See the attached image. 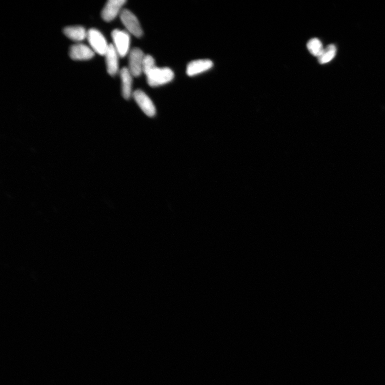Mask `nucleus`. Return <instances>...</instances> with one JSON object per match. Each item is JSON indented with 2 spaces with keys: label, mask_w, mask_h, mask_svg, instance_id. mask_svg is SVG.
Listing matches in <instances>:
<instances>
[{
  "label": "nucleus",
  "mask_w": 385,
  "mask_h": 385,
  "mask_svg": "<svg viewBox=\"0 0 385 385\" xmlns=\"http://www.w3.org/2000/svg\"><path fill=\"white\" fill-rule=\"evenodd\" d=\"M148 85L157 87L171 82L175 77L174 72L169 68L155 66L146 75Z\"/></svg>",
  "instance_id": "1"
},
{
  "label": "nucleus",
  "mask_w": 385,
  "mask_h": 385,
  "mask_svg": "<svg viewBox=\"0 0 385 385\" xmlns=\"http://www.w3.org/2000/svg\"><path fill=\"white\" fill-rule=\"evenodd\" d=\"M112 38L114 41V46L120 57H125L128 53H130V36L128 32L115 30L112 32Z\"/></svg>",
  "instance_id": "2"
},
{
  "label": "nucleus",
  "mask_w": 385,
  "mask_h": 385,
  "mask_svg": "<svg viewBox=\"0 0 385 385\" xmlns=\"http://www.w3.org/2000/svg\"><path fill=\"white\" fill-rule=\"evenodd\" d=\"M120 18L122 24L125 26L127 32L137 38L143 35V31L140 23L137 18L129 10L122 9Z\"/></svg>",
  "instance_id": "3"
},
{
  "label": "nucleus",
  "mask_w": 385,
  "mask_h": 385,
  "mask_svg": "<svg viewBox=\"0 0 385 385\" xmlns=\"http://www.w3.org/2000/svg\"><path fill=\"white\" fill-rule=\"evenodd\" d=\"M87 38L94 52L101 55H105L109 44L101 32L96 29H91L87 32Z\"/></svg>",
  "instance_id": "4"
},
{
  "label": "nucleus",
  "mask_w": 385,
  "mask_h": 385,
  "mask_svg": "<svg viewBox=\"0 0 385 385\" xmlns=\"http://www.w3.org/2000/svg\"><path fill=\"white\" fill-rule=\"evenodd\" d=\"M145 55L140 48H135L129 53V69L133 77H138L143 73V63Z\"/></svg>",
  "instance_id": "5"
},
{
  "label": "nucleus",
  "mask_w": 385,
  "mask_h": 385,
  "mask_svg": "<svg viewBox=\"0 0 385 385\" xmlns=\"http://www.w3.org/2000/svg\"><path fill=\"white\" fill-rule=\"evenodd\" d=\"M133 97L143 113L149 117H153L156 114L155 105L147 95L140 90L133 93Z\"/></svg>",
  "instance_id": "6"
},
{
  "label": "nucleus",
  "mask_w": 385,
  "mask_h": 385,
  "mask_svg": "<svg viewBox=\"0 0 385 385\" xmlns=\"http://www.w3.org/2000/svg\"><path fill=\"white\" fill-rule=\"evenodd\" d=\"M126 2V0H110L105 5L101 13L102 18L106 21L114 20L121 14L122 8Z\"/></svg>",
  "instance_id": "7"
},
{
  "label": "nucleus",
  "mask_w": 385,
  "mask_h": 385,
  "mask_svg": "<svg viewBox=\"0 0 385 385\" xmlns=\"http://www.w3.org/2000/svg\"><path fill=\"white\" fill-rule=\"evenodd\" d=\"M69 54L72 60L83 61L92 59L94 52L85 44L78 43L71 46Z\"/></svg>",
  "instance_id": "8"
},
{
  "label": "nucleus",
  "mask_w": 385,
  "mask_h": 385,
  "mask_svg": "<svg viewBox=\"0 0 385 385\" xmlns=\"http://www.w3.org/2000/svg\"><path fill=\"white\" fill-rule=\"evenodd\" d=\"M213 66V63L209 60L193 61L187 65L186 74L189 77L197 76L210 70Z\"/></svg>",
  "instance_id": "9"
},
{
  "label": "nucleus",
  "mask_w": 385,
  "mask_h": 385,
  "mask_svg": "<svg viewBox=\"0 0 385 385\" xmlns=\"http://www.w3.org/2000/svg\"><path fill=\"white\" fill-rule=\"evenodd\" d=\"M104 56L108 74L110 76H114L117 74L119 70V57L120 55L113 44H109L108 51Z\"/></svg>",
  "instance_id": "10"
},
{
  "label": "nucleus",
  "mask_w": 385,
  "mask_h": 385,
  "mask_svg": "<svg viewBox=\"0 0 385 385\" xmlns=\"http://www.w3.org/2000/svg\"><path fill=\"white\" fill-rule=\"evenodd\" d=\"M132 77L128 68L125 67L121 70L122 95L126 100L130 99L132 96Z\"/></svg>",
  "instance_id": "11"
},
{
  "label": "nucleus",
  "mask_w": 385,
  "mask_h": 385,
  "mask_svg": "<svg viewBox=\"0 0 385 385\" xmlns=\"http://www.w3.org/2000/svg\"><path fill=\"white\" fill-rule=\"evenodd\" d=\"M63 32L67 37L76 41H82L87 37V32L82 26L66 27Z\"/></svg>",
  "instance_id": "12"
},
{
  "label": "nucleus",
  "mask_w": 385,
  "mask_h": 385,
  "mask_svg": "<svg viewBox=\"0 0 385 385\" xmlns=\"http://www.w3.org/2000/svg\"><path fill=\"white\" fill-rule=\"evenodd\" d=\"M337 53V48L334 44H330L325 48H324L321 54L318 57V60L321 64H326L330 62L335 57Z\"/></svg>",
  "instance_id": "13"
},
{
  "label": "nucleus",
  "mask_w": 385,
  "mask_h": 385,
  "mask_svg": "<svg viewBox=\"0 0 385 385\" xmlns=\"http://www.w3.org/2000/svg\"><path fill=\"white\" fill-rule=\"evenodd\" d=\"M307 48L312 55L317 58L321 54L324 49L322 42L318 38L310 39L307 43Z\"/></svg>",
  "instance_id": "14"
},
{
  "label": "nucleus",
  "mask_w": 385,
  "mask_h": 385,
  "mask_svg": "<svg viewBox=\"0 0 385 385\" xmlns=\"http://www.w3.org/2000/svg\"><path fill=\"white\" fill-rule=\"evenodd\" d=\"M156 66L155 61L151 55H145L143 63V73L146 75L148 72L152 70Z\"/></svg>",
  "instance_id": "15"
}]
</instances>
